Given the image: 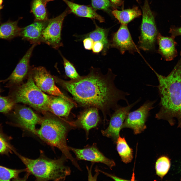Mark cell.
I'll return each instance as SVG.
<instances>
[{
    "mask_svg": "<svg viewBox=\"0 0 181 181\" xmlns=\"http://www.w3.org/2000/svg\"><path fill=\"white\" fill-rule=\"evenodd\" d=\"M116 76L110 69L104 75L98 69L92 67L88 74L76 80L66 81L56 77L55 79L72 95L80 106L95 107L101 110L105 122L107 115L110 116L111 110H114L118 106L119 100H124L129 104L126 97L129 94L115 85Z\"/></svg>",
    "mask_w": 181,
    "mask_h": 181,
    "instance_id": "cell-1",
    "label": "cell"
},
{
    "mask_svg": "<svg viewBox=\"0 0 181 181\" xmlns=\"http://www.w3.org/2000/svg\"><path fill=\"white\" fill-rule=\"evenodd\" d=\"M177 64L167 76L154 72L159 81L157 87L160 99V109L155 117L167 121L171 126L175 124L176 119L177 127L181 128V52Z\"/></svg>",
    "mask_w": 181,
    "mask_h": 181,
    "instance_id": "cell-2",
    "label": "cell"
},
{
    "mask_svg": "<svg viewBox=\"0 0 181 181\" xmlns=\"http://www.w3.org/2000/svg\"><path fill=\"white\" fill-rule=\"evenodd\" d=\"M16 153L26 166L27 173L33 175L36 180H64L71 173L70 168L65 165L67 159L63 154L59 158L52 159L41 151L38 158L32 159Z\"/></svg>",
    "mask_w": 181,
    "mask_h": 181,
    "instance_id": "cell-3",
    "label": "cell"
},
{
    "mask_svg": "<svg viewBox=\"0 0 181 181\" xmlns=\"http://www.w3.org/2000/svg\"><path fill=\"white\" fill-rule=\"evenodd\" d=\"M41 126L36 129L35 135L48 145L57 148L70 160L77 169H81L77 160L72 156L67 144V138L69 131L74 129L70 121L64 122L54 117L41 120Z\"/></svg>",
    "mask_w": 181,
    "mask_h": 181,
    "instance_id": "cell-4",
    "label": "cell"
},
{
    "mask_svg": "<svg viewBox=\"0 0 181 181\" xmlns=\"http://www.w3.org/2000/svg\"><path fill=\"white\" fill-rule=\"evenodd\" d=\"M51 97L35 84L30 69L27 81L17 88L10 97L15 103H22L39 110L47 111Z\"/></svg>",
    "mask_w": 181,
    "mask_h": 181,
    "instance_id": "cell-5",
    "label": "cell"
},
{
    "mask_svg": "<svg viewBox=\"0 0 181 181\" xmlns=\"http://www.w3.org/2000/svg\"><path fill=\"white\" fill-rule=\"evenodd\" d=\"M143 16L141 33L138 42L139 49L145 51L154 50L159 33L155 18L148 0H144L142 8Z\"/></svg>",
    "mask_w": 181,
    "mask_h": 181,
    "instance_id": "cell-6",
    "label": "cell"
},
{
    "mask_svg": "<svg viewBox=\"0 0 181 181\" xmlns=\"http://www.w3.org/2000/svg\"><path fill=\"white\" fill-rule=\"evenodd\" d=\"M156 100L147 101L139 108L129 112L123 122L122 129H132L134 134H139L146 128V123L150 115V111L154 108Z\"/></svg>",
    "mask_w": 181,
    "mask_h": 181,
    "instance_id": "cell-7",
    "label": "cell"
},
{
    "mask_svg": "<svg viewBox=\"0 0 181 181\" xmlns=\"http://www.w3.org/2000/svg\"><path fill=\"white\" fill-rule=\"evenodd\" d=\"M70 11L66 9L59 16L49 20L48 23L43 31L42 42H44L56 49L62 46L61 31L64 20Z\"/></svg>",
    "mask_w": 181,
    "mask_h": 181,
    "instance_id": "cell-8",
    "label": "cell"
},
{
    "mask_svg": "<svg viewBox=\"0 0 181 181\" xmlns=\"http://www.w3.org/2000/svg\"><path fill=\"white\" fill-rule=\"evenodd\" d=\"M139 98L130 104L125 107L118 105L114 110V111L111 116L108 126L104 130L101 131L102 135L111 138L116 143L120 136V132L124 120L131 108L141 100Z\"/></svg>",
    "mask_w": 181,
    "mask_h": 181,
    "instance_id": "cell-9",
    "label": "cell"
},
{
    "mask_svg": "<svg viewBox=\"0 0 181 181\" xmlns=\"http://www.w3.org/2000/svg\"><path fill=\"white\" fill-rule=\"evenodd\" d=\"M30 70L35 83L44 92L54 96L67 97L57 86L55 79L44 67H36Z\"/></svg>",
    "mask_w": 181,
    "mask_h": 181,
    "instance_id": "cell-10",
    "label": "cell"
},
{
    "mask_svg": "<svg viewBox=\"0 0 181 181\" xmlns=\"http://www.w3.org/2000/svg\"><path fill=\"white\" fill-rule=\"evenodd\" d=\"M69 148L70 151L75 154L77 160H83L102 163L107 166L111 170L115 165L113 160L107 158L100 151L96 143L87 145L82 149L70 146Z\"/></svg>",
    "mask_w": 181,
    "mask_h": 181,
    "instance_id": "cell-11",
    "label": "cell"
},
{
    "mask_svg": "<svg viewBox=\"0 0 181 181\" xmlns=\"http://www.w3.org/2000/svg\"><path fill=\"white\" fill-rule=\"evenodd\" d=\"M110 42V47L117 49L122 54L126 51L132 54L139 52L127 25L121 24L118 30L113 35Z\"/></svg>",
    "mask_w": 181,
    "mask_h": 181,
    "instance_id": "cell-12",
    "label": "cell"
},
{
    "mask_svg": "<svg viewBox=\"0 0 181 181\" xmlns=\"http://www.w3.org/2000/svg\"><path fill=\"white\" fill-rule=\"evenodd\" d=\"M98 109L93 107H86L80 113L76 120L70 121L74 129L81 128L84 130L87 139L90 130L96 127L99 122Z\"/></svg>",
    "mask_w": 181,
    "mask_h": 181,
    "instance_id": "cell-13",
    "label": "cell"
},
{
    "mask_svg": "<svg viewBox=\"0 0 181 181\" xmlns=\"http://www.w3.org/2000/svg\"><path fill=\"white\" fill-rule=\"evenodd\" d=\"M14 115L18 125L35 135L36 125L40 123L42 120L38 115L31 109L25 106L17 108Z\"/></svg>",
    "mask_w": 181,
    "mask_h": 181,
    "instance_id": "cell-14",
    "label": "cell"
},
{
    "mask_svg": "<svg viewBox=\"0 0 181 181\" xmlns=\"http://www.w3.org/2000/svg\"><path fill=\"white\" fill-rule=\"evenodd\" d=\"M37 45L32 44L17 64L15 69L7 79L3 81L8 82L9 86L21 83L29 73L30 68L29 63L33 50Z\"/></svg>",
    "mask_w": 181,
    "mask_h": 181,
    "instance_id": "cell-15",
    "label": "cell"
},
{
    "mask_svg": "<svg viewBox=\"0 0 181 181\" xmlns=\"http://www.w3.org/2000/svg\"><path fill=\"white\" fill-rule=\"evenodd\" d=\"M49 19L45 21H35L31 24L21 28L19 36L23 39L32 44H40L42 42L43 30L47 26Z\"/></svg>",
    "mask_w": 181,
    "mask_h": 181,
    "instance_id": "cell-16",
    "label": "cell"
},
{
    "mask_svg": "<svg viewBox=\"0 0 181 181\" xmlns=\"http://www.w3.org/2000/svg\"><path fill=\"white\" fill-rule=\"evenodd\" d=\"M75 101L66 97L51 96L48 105V110L57 116L67 117L77 104Z\"/></svg>",
    "mask_w": 181,
    "mask_h": 181,
    "instance_id": "cell-17",
    "label": "cell"
},
{
    "mask_svg": "<svg viewBox=\"0 0 181 181\" xmlns=\"http://www.w3.org/2000/svg\"><path fill=\"white\" fill-rule=\"evenodd\" d=\"M175 37H165L159 33L157 37L158 49L157 52L166 61L173 60L177 55L176 48L177 43L175 40Z\"/></svg>",
    "mask_w": 181,
    "mask_h": 181,
    "instance_id": "cell-18",
    "label": "cell"
},
{
    "mask_svg": "<svg viewBox=\"0 0 181 181\" xmlns=\"http://www.w3.org/2000/svg\"><path fill=\"white\" fill-rule=\"evenodd\" d=\"M62 0L68 6L70 11L77 16L96 19L100 22H104V18L98 14L92 7L76 4L68 0Z\"/></svg>",
    "mask_w": 181,
    "mask_h": 181,
    "instance_id": "cell-19",
    "label": "cell"
},
{
    "mask_svg": "<svg viewBox=\"0 0 181 181\" xmlns=\"http://www.w3.org/2000/svg\"><path fill=\"white\" fill-rule=\"evenodd\" d=\"M108 30L100 28L96 25L95 29L93 31L82 36L81 39L86 37L91 38L94 42L99 41L104 45V48L102 54L105 55L110 47V42L108 38Z\"/></svg>",
    "mask_w": 181,
    "mask_h": 181,
    "instance_id": "cell-20",
    "label": "cell"
},
{
    "mask_svg": "<svg viewBox=\"0 0 181 181\" xmlns=\"http://www.w3.org/2000/svg\"><path fill=\"white\" fill-rule=\"evenodd\" d=\"M21 18L17 20L12 21L9 20L0 25V39L10 40L19 36L21 28L18 24Z\"/></svg>",
    "mask_w": 181,
    "mask_h": 181,
    "instance_id": "cell-21",
    "label": "cell"
},
{
    "mask_svg": "<svg viewBox=\"0 0 181 181\" xmlns=\"http://www.w3.org/2000/svg\"><path fill=\"white\" fill-rule=\"evenodd\" d=\"M112 13L121 24L127 25L135 18L142 15L140 10L137 7L122 10L115 9Z\"/></svg>",
    "mask_w": 181,
    "mask_h": 181,
    "instance_id": "cell-22",
    "label": "cell"
},
{
    "mask_svg": "<svg viewBox=\"0 0 181 181\" xmlns=\"http://www.w3.org/2000/svg\"><path fill=\"white\" fill-rule=\"evenodd\" d=\"M116 143L117 151L122 161L126 164L131 162L133 158V151L125 138L120 136Z\"/></svg>",
    "mask_w": 181,
    "mask_h": 181,
    "instance_id": "cell-23",
    "label": "cell"
},
{
    "mask_svg": "<svg viewBox=\"0 0 181 181\" xmlns=\"http://www.w3.org/2000/svg\"><path fill=\"white\" fill-rule=\"evenodd\" d=\"M46 4L43 0H33L31 10L34 16L35 21H45L48 19Z\"/></svg>",
    "mask_w": 181,
    "mask_h": 181,
    "instance_id": "cell-24",
    "label": "cell"
},
{
    "mask_svg": "<svg viewBox=\"0 0 181 181\" xmlns=\"http://www.w3.org/2000/svg\"><path fill=\"white\" fill-rule=\"evenodd\" d=\"M170 166V160L168 157L163 156L159 157L155 164L156 174L162 179L168 173Z\"/></svg>",
    "mask_w": 181,
    "mask_h": 181,
    "instance_id": "cell-25",
    "label": "cell"
},
{
    "mask_svg": "<svg viewBox=\"0 0 181 181\" xmlns=\"http://www.w3.org/2000/svg\"><path fill=\"white\" fill-rule=\"evenodd\" d=\"M26 168L22 169H12L0 165V181H9L12 179H18L19 174L26 171Z\"/></svg>",
    "mask_w": 181,
    "mask_h": 181,
    "instance_id": "cell-26",
    "label": "cell"
},
{
    "mask_svg": "<svg viewBox=\"0 0 181 181\" xmlns=\"http://www.w3.org/2000/svg\"><path fill=\"white\" fill-rule=\"evenodd\" d=\"M62 58L65 73L66 76L71 80H76L80 78V76L78 73L73 65L61 54Z\"/></svg>",
    "mask_w": 181,
    "mask_h": 181,
    "instance_id": "cell-27",
    "label": "cell"
},
{
    "mask_svg": "<svg viewBox=\"0 0 181 181\" xmlns=\"http://www.w3.org/2000/svg\"><path fill=\"white\" fill-rule=\"evenodd\" d=\"M15 102L10 97L0 96V112L7 113L13 109Z\"/></svg>",
    "mask_w": 181,
    "mask_h": 181,
    "instance_id": "cell-28",
    "label": "cell"
},
{
    "mask_svg": "<svg viewBox=\"0 0 181 181\" xmlns=\"http://www.w3.org/2000/svg\"><path fill=\"white\" fill-rule=\"evenodd\" d=\"M14 151L8 138L0 130V154H6Z\"/></svg>",
    "mask_w": 181,
    "mask_h": 181,
    "instance_id": "cell-29",
    "label": "cell"
},
{
    "mask_svg": "<svg viewBox=\"0 0 181 181\" xmlns=\"http://www.w3.org/2000/svg\"><path fill=\"white\" fill-rule=\"evenodd\" d=\"M93 7L95 9L107 10L110 6L109 0H91Z\"/></svg>",
    "mask_w": 181,
    "mask_h": 181,
    "instance_id": "cell-30",
    "label": "cell"
},
{
    "mask_svg": "<svg viewBox=\"0 0 181 181\" xmlns=\"http://www.w3.org/2000/svg\"><path fill=\"white\" fill-rule=\"evenodd\" d=\"M104 47V45L102 42L99 41L94 42L92 49V52L95 54L99 53L102 51Z\"/></svg>",
    "mask_w": 181,
    "mask_h": 181,
    "instance_id": "cell-31",
    "label": "cell"
},
{
    "mask_svg": "<svg viewBox=\"0 0 181 181\" xmlns=\"http://www.w3.org/2000/svg\"><path fill=\"white\" fill-rule=\"evenodd\" d=\"M83 42L84 47L85 49L92 50L94 41L91 38L89 37L85 38L83 39Z\"/></svg>",
    "mask_w": 181,
    "mask_h": 181,
    "instance_id": "cell-32",
    "label": "cell"
},
{
    "mask_svg": "<svg viewBox=\"0 0 181 181\" xmlns=\"http://www.w3.org/2000/svg\"><path fill=\"white\" fill-rule=\"evenodd\" d=\"M180 16L181 17V16ZM169 33L171 34V36L175 37L181 35V26L177 27L174 26H171L170 28Z\"/></svg>",
    "mask_w": 181,
    "mask_h": 181,
    "instance_id": "cell-33",
    "label": "cell"
},
{
    "mask_svg": "<svg viewBox=\"0 0 181 181\" xmlns=\"http://www.w3.org/2000/svg\"><path fill=\"white\" fill-rule=\"evenodd\" d=\"M97 170L98 171H100L101 173H102L106 175V176L111 178H112L113 179H114V180H117V181H123V180H128L126 179H122L120 178H119L118 177H117V176H116L114 175H113L110 174L109 173H107V172H105L103 171L102 170L98 169Z\"/></svg>",
    "mask_w": 181,
    "mask_h": 181,
    "instance_id": "cell-34",
    "label": "cell"
},
{
    "mask_svg": "<svg viewBox=\"0 0 181 181\" xmlns=\"http://www.w3.org/2000/svg\"><path fill=\"white\" fill-rule=\"evenodd\" d=\"M113 4L115 5L119 6L121 5L123 3L122 0H109Z\"/></svg>",
    "mask_w": 181,
    "mask_h": 181,
    "instance_id": "cell-35",
    "label": "cell"
},
{
    "mask_svg": "<svg viewBox=\"0 0 181 181\" xmlns=\"http://www.w3.org/2000/svg\"><path fill=\"white\" fill-rule=\"evenodd\" d=\"M3 0H0V10L2 9L4 6L3 5Z\"/></svg>",
    "mask_w": 181,
    "mask_h": 181,
    "instance_id": "cell-36",
    "label": "cell"
},
{
    "mask_svg": "<svg viewBox=\"0 0 181 181\" xmlns=\"http://www.w3.org/2000/svg\"><path fill=\"white\" fill-rule=\"evenodd\" d=\"M44 2L46 4L47 3L50 1H53L54 0H43Z\"/></svg>",
    "mask_w": 181,
    "mask_h": 181,
    "instance_id": "cell-37",
    "label": "cell"
},
{
    "mask_svg": "<svg viewBox=\"0 0 181 181\" xmlns=\"http://www.w3.org/2000/svg\"><path fill=\"white\" fill-rule=\"evenodd\" d=\"M1 13L0 12V23L1 22Z\"/></svg>",
    "mask_w": 181,
    "mask_h": 181,
    "instance_id": "cell-38",
    "label": "cell"
},
{
    "mask_svg": "<svg viewBox=\"0 0 181 181\" xmlns=\"http://www.w3.org/2000/svg\"><path fill=\"white\" fill-rule=\"evenodd\" d=\"M137 2H138V0H136Z\"/></svg>",
    "mask_w": 181,
    "mask_h": 181,
    "instance_id": "cell-39",
    "label": "cell"
},
{
    "mask_svg": "<svg viewBox=\"0 0 181 181\" xmlns=\"http://www.w3.org/2000/svg\"><path fill=\"white\" fill-rule=\"evenodd\" d=\"M2 81L0 80V82H2Z\"/></svg>",
    "mask_w": 181,
    "mask_h": 181,
    "instance_id": "cell-40",
    "label": "cell"
},
{
    "mask_svg": "<svg viewBox=\"0 0 181 181\" xmlns=\"http://www.w3.org/2000/svg\"><path fill=\"white\" fill-rule=\"evenodd\" d=\"M180 180H181V178H180Z\"/></svg>",
    "mask_w": 181,
    "mask_h": 181,
    "instance_id": "cell-41",
    "label": "cell"
}]
</instances>
